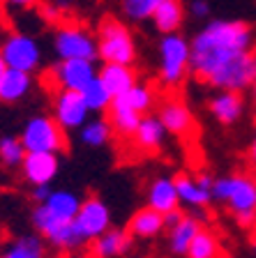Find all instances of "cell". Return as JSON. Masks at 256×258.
Wrapping results in <instances>:
<instances>
[{"mask_svg": "<svg viewBox=\"0 0 256 258\" xmlns=\"http://www.w3.org/2000/svg\"><path fill=\"white\" fill-rule=\"evenodd\" d=\"M157 3L160 0H123V14L127 16L129 21L141 23L152 16Z\"/></svg>", "mask_w": 256, "mask_h": 258, "instance_id": "cell-32", "label": "cell"}, {"mask_svg": "<svg viewBox=\"0 0 256 258\" xmlns=\"http://www.w3.org/2000/svg\"><path fill=\"white\" fill-rule=\"evenodd\" d=\"M90 108L85 104L83 92L58 90L54 95V118L65 132H79L88 122Z\"/></svg>", "mask_w": 256, "mask_h": 258, "instance_id": "cell-12", "label": "cell"}, {"mask_svg": "<svg viewBox=\"0 0 256 258\" xmlns=\"http://www.w3.org/2000/svg\"><path fill=\"white\" fill-rule=\"evenodd\" d=\"M166 228L164 224V215L152 210L150 205H143L129 217L127 221V231L132 233V237H139V240H150V237H157L162 231Z\"/></svg>", "mask_w": 256, "mask_h": 258, "instance_id": "cell-21", "label": "cell"}, {"mask_svg": "<svg viewBox=\"0 0 256 258\" xmlns=\"http://www.w3.org/2000/svg\"><path fill=\"white\" fill-rule=\"evenodd\" d=\"M157 118L162 120L166 134L176 136V139H189L196 132V120H194L192 108L176 92L157 102Z\"/></svg>", "mask_w": 256, "mask_h": 258, "instance_id": "cell-10", "label": "cell"}, {"mask_svg": "<svg viewBox=\"0 0 256 258\" xmlns=\"http://www.w3.org/2000/svg\"><path fill=\"white\" fill-rule=\"evenodd\" d=\"M157 74L160 83L164 88L176 90L185 83L187 74H192V44L182 37L180 32L176 35H162L160 46H157Z\"/></svg>", "mask_w": 256, "mask_h": 258, "instance_id": "cell-4", "label": "cell"}, {"mask_svg": "<svg viewBox=\"0 0 256 258\" xmlns=\"http://www.w3.org/2000/svg\"><path fill=\"white\" fill-rule=\"evenodd\" d=\"M83 203L79 194L74 191H67V189H54L51 196L46 199V203H42L48 212H54L56 217L60 219H67V221H74L76 215H79V208Z\"/></svg>", "mask_w": 256, "mask_h": 258, "instance_id": "cell-25", "label": "cell"}, {"mask_svg": "<svg viewBox=\"0 0 256 258\" xmlns=\"http://www.w3.org/2000/svg\"><path fill=\"white\" fill-rule=\"evenodd\" d=\"M176 187H178V196H180V205L201 210V208H208V205L213 203V191L203 187V184L196 180V175L178 173Z\"/></svg>", "mask_w": 256, "mask_h": 258, "instance_id": "cell-22", "label": "cell"}, {"mask_svg": "<svg viewBox=\"0 0 256 258\" xmlns=\"http://www.w3.org/2000/svg\"><path fill=\"white\" fill-rule=\"evenodd\" d=\"M182 217H185V212H182L180 208L173 210V212H166V215H164V224H166V228H173V226H176L178 221L182 219Z\"/></svg>", "mask_w": 256, "mask_h": 258, "instance_id": "cell-36", "label": "cell"}, {"mask_svg": "<svg viewBox=\"0 0 256 258\" xmlns=\"http://www.w3.org/2000/svg\"><path fill=\"white\" fill-rule=\"evenodd\" d=\"M0 258H44V240L42 235H21L12 240Z\"/></svg>", "mask_w": 256, "mask_h": 258, "instance_id": "cell-27", "label": "cell"}, {"mask_svg": "<svg viewBox=\"0 0 256 258\" xmlns=\"http://www.w3.org/2000/svg\"><path fill=\"white\" fill-rule=\"evenodd\" d=\"M113 136V127L109 120L104 118H95L88 120L83 127L79 129V139L85 148H104Z\"/></svg>", "mask_w": 256, "mask_h": 258, "instance_id": "cell-28", "label": "cell"}, {"mask_svg": "<svg viewBox=\"0 0 256 258\" xmlns=\"http://www.w3.org/2000/svg\"><path fill=\"white\" fill-rule=\"evenodd\" d=\"M192 76L213 90H247L256 81L254 28L247 21L213 19L194 35Z\"/></svg>", "mask_w": 256, "mask_h": 258, "instance_id": "cell-1", "label": "cell"}, {"mask_svg": "<svg viewBox=\"0 0 256 258\" xmlns=\"http://www.w3.org/2000/svg\"><path fill=\"white\" fill-rule=\"evenodd\" d=\"M0 53L10 70H21L35 74L42 64V46L35 37L26 32H12L0 44Z\"/></svg>", "mask_w": 256, "mask_h": 258, "instance_id": "cell-9", "label": "cell"}, {"mask_svg": "<svg viewBox=\"0 0 256 258\" xmlns=\"http://www.w3.org/2000/svg\"><path fill=\"white\" fill-rule=\"evenodd\" d=\"M251 99H254V106H256V81H254V86H251Z\"/></svg>", "mask_w": 256, "mask_h": 258, "instance_id": "cell-39", "label": "cell"}, {"mask_svg": "<svg viewBox=\"0 0 256 258\" xmlns=\"http://www.w3.org/2000/svg\"><path fill=\"white\" fill-rule=\"evenodd\" d=\"M51 184H37V187H32V191H30V196H32V201L37 205H42V203H46V199L51 196Z\"/></svg>", "mask_w": 256, "mask_h": 258, "instance_id": "cell-35", "label": "cell"}, {"mask_svg": "<svg viewBox=\"0 0 256 258\" xmlns=\"http://www.w3.org/2000/svg\"><path fill=\"white\" fill-rule=\"evenodd\" d=\"M107 115H109L107 120L113 127V134H116L118 139H129V141L136 134V129H139L141 120H143V115H141L136 108L129 106L123 97H113Z\"/></svg>", "mask_w": 256, "mask_h": 258, "instance_id": "cell-17", "label": "cell"}, {"mask_svg": "<svg viewBox=\"0 0 256 258\" xmlns=\"http://www.w3.org/2000/svg\"><path fill=\"white\" fill-rule=\"evenodd\" d=\"M7 72V62H5V58H3V53H0V76Z\"/></svg>", "mask_w": 256, "mask_h": 258, "instance_id": "cell-38", "label": "cell"}, {"mask_svg": "<svg viewBox=\"0 0 256 258\" xmlns=\"http://www.w3.org/2000/svg\"><path fill=\"white\" fill-rule=\"evenodd\" d=\"M42 0H3V5L10 7L14 12H28V10H35Z\"/></svg>", "mask_w": 256, "mask_h": 258, "instance_id": "cell-33", "label": "cell"}, {"mask_svg": "<svg viewBox=\"0 0 256 258\" xmlns=\"http://www.w3.org/2000/svg\"><path fill=\"white\" fill-rule=\"evenodd\" d=\"M83 97H85V104H88L90 113H107L109 106H111V102H113V95L99 81V76L83 90Z\"/></svg>", "mask_w": 256, "mask_h": 258, "instance_id": "cell-31", "label": "cell"}, {"mask_svg": "<svg viewBox=\"0 0 256 258\" xmlns=\"http://www.w3.org/2000/svg\"><path fill=\"white\" fill-rule=\"evenodd\" d=\"M145 205H150L152 210L166 215L173 210L180 208V196H178L176 177L169 175H157L152 182L148 184V194H145Z\"/></svg>", "mask_w": 256, "mask_h": 258, "instance_id": "cell-16", "label": "cell"}, {"mask_svg": "<svg viewBox=\"0 0 256 258\" xmlns=\"http://www.w3.org/2000/svg\"><path fill=\"white\" fill-rule=\"evenodd\" d=\"M46 83L51 86V90H76L83 92L90 86L92 81L99 76V70L95 67V60H58L56 64H51L46 70Z\"/></svg>", "mask_w": 256, "mask_h": 258, "instance_id": "cell-7", "label": "cell"}, {"mask_svg": "<svg viewBox=\"0 0 256 258\" xmlns=\"http://www.w3.org/2000/svg\"><path fill=\"white\" fill-rule=\"evenodd\" d=\"M74 226L79 228L83 240L90 244L92 240H97V237L104 235L111 228V210H109V205L99 196H88L81 203Z\"/></svg>", "mask_w": 256, "mask_h": 258, "instance_id": "cell-11", "label": "cell"}, {"mask_svg": "<svg viewBox=\"0 0 256 258\" xmlns=\"http://www.w3.org/2000/svg\"><path fill=\"white\" fill-rule=\"evenodd\" d=\"M213 201L224 203L240 228L256 231V177L249 173H229L215 177Z\"/></svg>", "mask_w": 256, "mask_h": 258, "instance_id": "cell-2", "label": "cell"}, {"mask_svg": "<svg viewBox=\"0 0 256 258\" xmlns=\"http://www.w3.org/2000/svg\"><path fill=\"white\" fill-rule=\"evenodd\" d=\"M60 171V155L56 152H26L21 164V173L32 187L54 182V177Z\"/></svg>", "mask_w": 256, "mask_h": 258, "instance_id": "cell-13", "label": "cell"}, {"mask_svg": "<svg viewBox=\"0 0 256 258\" xmlns=\"http://www.w3.org/2000/svg\"><path fill=\"white\" fill-rule=\"evenodd\" d=\"M26 148H23L21 139L16 136H3L0 139V164L7 168H21L23 159H26Z\"/></svg>", "mask_w": 256, "mask_h": 258, "instance_id": "cell-30", "label": "cell"}, {"mask_svg": "<svg viewBox=\"0 0 256 258\" xmlns=\"http://www.w3.org/2000/svg\"><path fill=\"white\" fill-rule=\"evenodd\" d=\"M187 258H224V247L217 233L203 226L187 249Z\"/></svg>", "mask_w": 256, "mask_h": 258, "instance_id": "cell-26", "label": "cell"}, {"mask_svg": "<svg viewBox=\"0 0 256 258\" xmlns=\"http://www.w3.org/2000/svg\"><path fill=\"white\" fill-rule=\"evenodd\" d=\"M97 55L101 62L134 64L136 62V39L132 28L116 16H104L97 26Z\"/></svg>", "mask_w": 256, "mask_h": 258, "instance_id": "cell-3", "label": "cell"}, {"mask_svg": "<svg viewBox=\"0 0 256 258\" xmlns=\"http://www.w3.org/2000/svg\"><path fill=\"white\" fill-rule=\"evenodd\" d=\"M54 48L58 60H97V37L88 28L79 26V23H63L56 30Z\"/></svg>", "mask_w": 256, "mask_h": 258, "instance_id": "cell-8", "label": "cell"}, {"mask_svg": "<svg viewBox=\"0 0 256 258\" xmlns=\"http://www.w3.org/2000/svg\"><path fill=\"white\" fill-rule=\"evenodd\" d=\"M247 157H249V164L256 168V134H254V139L249 141V148H247Z\"/></svg>", "mask_w": 256, "mask_h": 258, "instance_id": "cell-37", "label": "cell"}, {"mask_svg": "<svg viewBox=\"0 0 256 258\" xmlns=\"http://www.w3.org/2000/svg\"><path fill=\"white\" fill-rule=\"evenodd\" d=\"M120 97H123V99L132 108H136L141 115H148V113L157 106V92H155V88L150 86V83H141V81L129 92H125V95H120Z\"/></svg>", "mask_w": 256, "mask_h": 258, "instance_id": "cell-29", "label": "cell"}, {"mask_svg": "<svg viewBox=\"0 0 256 258\" xmlns=\"http://www.w3.org/2000/svg\"><path fill=\"white\" fill-rule=\"evenodd\" d=\"M32 88V74L21 70H10L0 76V104H16L26 99Z\"/></svg>", "mask_w": 256, "mask_h": 258, "instance_id": "cell-23", "label": "cell"}, {"mask_svg": "<svg viewBox=\"0 0 256 258\" xmlns=\"http://www.w3.org/2000/svg\"><path fill=\"white\" fill-rule=\"evenodd\" d=\"M203 228L201 219L192 215H185L173 228H169V251L173 256H187V249L196 237V233Z\"/></svg>", "mask_w": 256, "mask_h": 258, "instance_id": "cell-24", "label": "cell"}, {"mask_svg": "<svg viewBox=\"0 0 256 258\" xmlns=\"http://www.w3.org/2000/svg\"><path fill=\"white\" fill-rule=\"evenodd\" d=\"M150 21L160 35H176L185 23V5L182 0H160L150 16Z\"/></svg>", "mask_w": 256, "mask_h": 258, "instance_id": "cell-20", "label": "cell"}, {"mask_svg": "<svg viewBox=\"0 0 256 258\" xmlns=\"http://www.w3.org/2000/svg\"><path fill=\"white\" fill-rule=\"evenodd\" d=\"M32 226L42 235V240H46L51 247L60 249V251L72 253L88 247V242L83 240V235L79 233L74 221L60 219L54 212H48L44 205H37L32 210Z\"/></svg>", "mask_w": 256, "mask_h": 258, "instance_id": "cell-5", "label": "cell"}, {"mask_svg": "<svg viewBox=\"0 0 256 258\" xmlns=\"http://www.w3.org/2000/svg\"><path fill=\"white\" fill-rule=\"evenodd\" d=\"M99 81L107 86V90L111 92L113 97H120L139 83V72L134 70V64L104 62L99 67Z\"/></svg>", "mask_w": 256, "mask_h": 258, "instance_id": "cell-19", "label": "cell"}, {"mask_svg": "<svg viewBox=\"0 0 256 258\" xmlns=\"http://www.w3.org/2000/svg\"><path fill=\"white\" fill-rule=\"evenodd\" d=\"M251 247H254V251H256V233H254V240H251Z\"/></svg>", "mask_w": 256, "mask_h": 258, "instance_id": "cell-40", "label": "cell"}, {"mask_svg": "<svg viewBox=\"0 0 256 258\" xmlns=\"http://www.w3.org/2000/svg\"><path fill=\"white\" fill-rule=\"evenodd\" d=\"M164 139H166V129L162 124V120L157 115H143L141 120L139 129H136V134L132 136V143L134 148L141 152V155H157L162 150V145H164Z\"/></svg>", "mask_w": 256, "mask_h": 258, "instance_id": "cell-18", "label": "cell"}, {"mask_svg": "<svg viewBox=\"0 0 256 258\" xmlns=\"http://www.w3.org/2000/svg\"><path fill=\"white\" fill-rule=\"evenodd\" d=\"M189 12H192L196 19H208L213 7H210L208 0H192V5H189Z\"/></svg>", "mask_w": 256, "mask_h": 258, "instance_id": "cell-34", "label": "cell"}, {"mask_svg": "<svg viewBox=\"0 0 256 258\" xmlns=\"http://www.w3.org/2000/svg\"><path fill=\"white\" fill-rule=\"evenodd\" d=\"M132 249V233L127 228H109L83 249L85 258H118Z\"/></svg>", "mask_w": 256, "mask_h": 258, "instance_id": "cell-14", "label": "cell"}, {"mask_svg": "<svg viewBox=\"0 0 256 258\" xmlns=\"http://www.w3.org/2000/svg\"><path fill=\"white\" fill-rule=\"evenodd\" d=\"M21 143L28 152H60L67 150V132L54 115H32L21 129Z\"/></svg>", "mask_w": 256, "mask_h": 258, "instance_id": "cell-6", "label": "cell"}, {"mask_svg": "<svg viewBox=\"0 0 256 258\" xmlns=\"http://www.w3.org/2000/svg\"><path fill=\"white\" fill-rule=\"evenodd\" d=\"M208 113L219 124H235L245 113V97L238 90H217L208 99Z\"/></svg>", "mask_w": 256, "mask_h": 258, "instance_id": "cell-15", "label": "cell"}]
</instances>
